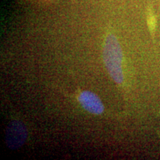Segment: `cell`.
Returning a JSON list of instances; mask_svg holds the SVG:
<instances>
[{"label":"cell","mask_w":160,"mask_h":160,"mask_svg":"<svg viewBox=\"0 0 160 160\" xmlns=\"http://www.w3.org/2000/svg\"><path fill=\"white\" fill-rule=\"evenodd\" d=\"M28 137V131L25 125L19 121H12L5 131V142L11 150L18 149L25 142Z\"/></svg>","instance_id":"2"},{"label":"cell","mask_w":160,"mask_h":160,"mask_svg":"<svg viewBox=\"0 0 160 160\" xmlns=\"http://www.w3.org/2000/svg\"><path fill=\"white\" fill-rule=\"evenodd\" d=\"M79 101L86 111L93 114H101L104 111V106L101 100L93 92H82L79 95Z\"/></svg>","instance_id":"3"},{"label":"cell","mask_w":160,"mask_h":160,"mask_svg":"<svg viewBox=\"0 0 160 160\" xmlns=\"http://www.w3.org/2000/svg\"><path fill=\"white\" fill-rule=\"evenodd\" d=\"M103 59L113 81L116 83L121 84L123 82L122 54L119 43L113 35H108L106 38L103 49Z\"/></svg>","instance_id":"1"}]
</instances>
